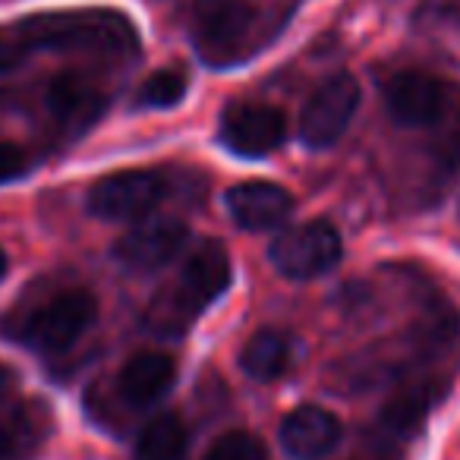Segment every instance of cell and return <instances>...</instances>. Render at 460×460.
Listing matches in <instances>:
<instances>
[{"label":"cell","mask_w":460,"mask_h":460,"mask_svg":"<svg viewBox=\"0 0 460 460\" xmlns=\"http://www.w3.org/2000/svg\"><path fill=\"white\" fill-rule=\"evenodd\" d=\"M16 39L26 51H129L136 48V26L114 10H60L22 20L16 26Z\"/></svg>","instance_id":"cell-1"},{"label":"cell","mask_w":460,"mask_h":460,"mask_svg":"<svg viewBox=\"0 0 460 460\" xmlns=\"http://www.w3.org/2000/svg\"><path fill=\"white\" fill-rule=\"evenodd\" d=\"M167 196V180L158 171H117L89 190V211L104 221L146 217Z\"/></svg>","instance_id":"cell-5"},{"label":"cell","mask_w":460,"mask_h":460,"mask_svg":"<svg viewBox=\"0 0 460 460\" xmlns=\"http://www.w3.org/2000/svg\"><path fill=\"white\" fill-rule=\"evenodd\" d=\"M186 89H190V83L180 70H158L142 83L139 104L142 108H173L183 102Z\"/></svg>","instance_id":"cell-20"},{"label":"cell","mask_w":460,"mask_h":460,"mask_svg":"<svg viewBox=\"0 0 460 460\" xmlns=\"http://www.w3.org/2000/svg\"><path fill=\"white\" fill-rule=\"evenodd\" d=\"M435 403L432 388H410L401 391L394 401H388L385 407V426L394 429V432H410L422 422V416L429 413V407Z\"/></svg>","instance_id":"cell-19"},{"label":"cell","mask_w":460,"mask_h":460,"mask_svg":"<svg viewBox=\"0 0 460 460\" xmlns=\"http://www.w3.org/2000/svg\"><path fill=\"white\" fill-rule=\"evenodd\" d=\"M341 252H344V243H341L338 227L332 221L315 217V221L296 224V227L278 234L269 256L271 265L284 278H290V281H313V278L325 275V271H332L341 262Z\"/></svg>","instance_id":"cell-3"},{"label":"cell","mask_w":460,"mask_h":460,"mask_svg":"<svg viewBox=\"0 0 460 460\" xmlns=\"http://www.w3.org/2000/svg\"><path fill=\"white\" fill-rule=\"evenodd\" d=\"M284 454L294 460H322L341 445V422L334 413L315 403L290 410L278 429Z\"/></svg>","instance_id":"cell-10"},{"label":"cell","mask_w":460,"mask_h":460,"mask_svg":"<svg viewBox=\"0 0 460 460\" xmlns=\"http://www.w3.org/2000/svg\"><path fill=\"white\" fill-rule=\"evenodd\" d=\"M221 142L240 158H265L288 139V120L278 108L237 102L221 114Z\"/></svg>","instance_id":"cell-7"},{"label":"cell","mask_w":460,"mask_h":460,"mask_svg":"<svg viewBox=\"0 0 460 460\" xmlns=\"http://www.w3.org/2000/svg\"><path fill=\"white\" fill-rule=\"evenodd\" d=\"M256 0H196L192 41L205 64L230 66L256 45Z\"/></svg>","instance_id":"cell-2"},{"label":"cell","mask_w":460,"mask_h":460,"mask_svg":"<svg viewBox=\"0 0 460 460\" xmlns=\"http://www.w3.org/2000/svg\"><path fill=\"white\" fill-rule=\"evenodd\" d=\"M190 432L180 416H158L139 432L136 460H183Z\"/></svg>","instance_id":"cell-16"},{"label":"cell","mask_w":460,"mask_h":460,"mask_svg":"<svg viewBox=\"0 0 460 460\" xmlns=\"http://www.w3.org/2000/svg\"><path fill=\"white\" fill-rule=\"evenodd\" d=\"M240 366L256 382H275L290 369V341L281 332H256L240 353Z\"/></svg>","instance_id":"cell-15"},{"label":"cell","mask_w":460,"mask_h":460,"mask_svg":"<svg viewBox=\"0 0 460 460\" xmlns=\"http://www.w3.org/2000/svg\"><path fill=\"white\" fill-rule=\"evenodd\" d=\"M230 288V259L227 250L215 240L202 243L183 265V275H180V284L173 290L180 294V300L199 313L208 303H215L224 290Z\"/></svg>","instance_id":"cell-12"},{"label":"cell","mask_w":460,"mask_h":460,"mask_svg":"<svg viewBox=\"0 0 460 460\" xmlns=\"http://www.w3.org/2000/svg\"><path fill=\"white\" fill-rule=\"evenodd\" d=\"M10 271V256H7V250L0 246V281H4V275Z\"/></svg>","instance_id":"cell-25"},{"label":"cell","mask_w":460,"mask_h":460,"mask_svg":"<svg viewBox=\"0 0 460 460\" xmlns=\"http://www.w3.org/2000/svg\"><path fill=\"white\" fill-rule=\"evenodd\" d=\"M26 60V48L20 45V39H7V35H0V73L13 70Z\"/></svg>","instance_id":"cell-23"},{"label":"cell","mask_w":460,"mask_h":460,"mask_svg":"<svg viewBox=\"0 0 460 460\" xmlns=\"http://www.w3.org/2000/svg\"><path fill=\"white\" fill-rule=\"evenodd\" d=\"M451 95V83L422 70L397 73L385 89L388 111L403 127H435Z\"/></svg>","instance_id":"cell-9"},{"label":"cell","mask_w":460,"mask_h":460,"mask_svg":"<svg viewBox=\"0 0 460 460\" xmlns=\"http://www.w3.org/2000/svg\"><path fill=\"white\" fill-rule=\"evenodd\" d=\"M173 378H177V366L167 353L142 350L123 363L120 376H117V388L127 403L148 407V403H158L173 388Z\"/></svg>","instance_id":"cell-13"},{"label":"cell","mask_w":460,"mask_h":460,"mask_svg":"<svg viewBox=\"0 0 460 460\" xmlns=\"http://www.w3.org/2000/svg\"><path fill=\"white\" fill-rule=\"evenodd\" d=\"M98 319V300L83 288L51 296L39 313H32L20 328V341L41 353H60L73 347Z\"/></svg>","instance_id":"cell-4"},{"label":"cell","mask_w":460,"mask_h":460,"mask_svg":"<svg viewBox=\"0 0 460 460\" xmlns=\"http://www.w3.org/2000/svg\"><path fill=\"white\" fill-rule=\"evenodd\" d=\"M435 155L445 171H460V85H451V95L435 123Z\"/></svg>","instance_id":"cell-18"},{"label":"cell","mask_w":460,"mask_h":460,"mask_svg":"<svg viewBox=\"0 0 460 460\" xmlns=\"http://www.w3.org/2000/svg\"><path fill=\"white\" fill-rule=\"evenodd\" d=\"M224 202H227V215L252 234L281 227L294 211V196L269 180H246L230 186Z\"/></svg>","instance_id":"cell-11"},{"label":"cell","mask_w":460,"mask_h":460,"mask_svg":"<svg viewBox=\"0 0 460 460\" xmlns=\"http://www.w3.org/2000/svg\"><path fill=\"white\" fill-rule=\"evenodd\" d=\"M359 108V83L350 73H334L313 92L300 117V136L309 148H328L344 136Z\"/></svg>","instance_id":"cell-6"},{"label":"cell","mask_w":460,"mask_h":460,"mask_svg":"<svg viewBox=\"0 0 460 460\" xmlns=\"http://www.w3.org/2000/svg\"><path fill=\"white\" fill-rule=\"evenodd\" d=\"M104 108H108L104 95L79 73H60L48 85V111L64 127L89 129L104 114Z\"/></svg>","instance_id":"cell-14"},{"label":"cell","mask_w":460,"mask_h":460,"mask_svg":"<svg viewBox=\"0 0 460 460\" xmlns=\"http://www.w3.org/2000/svg\"><path fill=\"white\" fill-rule=\"evenodd\" d=\"M41 438L39 422L26 407L0 413V460H26Z\"/></svg>","instance_id":"cell-17"},{"label":"cell","mask_w":460,"mask_h":460,"mask_svg":"<svg viewBox=\"0 0 460 460\" xmlns=\"http://www.w3.org/2000/svg\"><path fill=\"white\" fill-rule=\"evenodd\" d=\"M10 378H13V372H10L7 366L0 363V394H4V391L10 388Z\"/></svg>","instance_id":"cell-24"},{"label":"cell","mask_w":460,"mask_h":460,"mask_svg":"<svg viewBox=\"0 0 460 460\" xmlns=\"http://www.w3.org/2000/svg\"><path fill=\"white\" fill-rule=\"evenodd\" d=\"M29 167V158L20 146L13 142H0V183H10V180L22 177Z\"/></svg>","instance_id":"cell-22"},{"label":"cell","mask_w":460,"mask_h":460,"mask_svg":"<svg viewBox=\"0 0 460 460\" xmlns=\"http://www.w3.org/2000/svg\"><path fill=\"white\" fill-rule=\"evenodd\" d=\"M190 240V227L173 217H155L127 230L114 246V256L129 271H158L180 256Z\"/></svg>","instance_id":"cell-8"},{"label":"cell","mask_w":460,"mask_h":460,"mask_svg":"<svg viewBox=\"0 0 460 460\" xmlns=\"http://www.w3.org/2000/svg\"><path fill=\"white\" fill-rule=\"evenodd\" d=\"M205 460H269L262 438L246 429H234V432H224L215 445L208 447Z\"/></svg>","instance_id":"cell-21"}]
</instances>
